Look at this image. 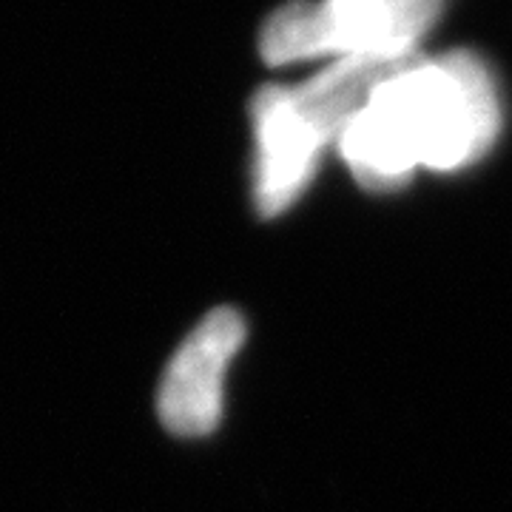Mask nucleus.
Listing matches in <instances>:
<instances>
[{"label": "nucleus", "instance_id": "1", "mask_svg": "<svg viewBox=\"0 0 512 512\" xmlns=\"http://www.w3.org/2000/svg\"><path fill=\"white\" fill-rule=\"evenodd\" d=\"M501 128L493 74L470 52L413 57L370 94L339 137L359 185L390 191L416 168L461 171L481 160Z\"/></svg>", "mask_w": 512, "mask_h": 512}, {"label": "nucleus", "instance_id": "2", "mask_svg": "<svg viewBox=\"0 0 512 512\" xmlns=\"http://www.w3.org/2000/svg\"><path fill=\"white\" fill-rule=\"evenodd\" d=\"M439 0H293L259 32L265 63L308 57H413V46L439 18Z\"/></svg>", "mask_w": 512, "mask_h": 512}, {"label": "nucleus", "instance_id": "3", "mask_svg": "<svg viewBox=\"0 0 512 512\" xmlns=\"http://www.w3.org/2000/svg\"><path fill=\"white\" fill-rule=\"evenodd\" d=\"M245 342V322L234 308H217L188 333L160 384V419L183 439L208 436L222 416L225 370Z\"/></svg>", "mask_w": 512, "mask_h": 512}, {"label": "nucleus", "instance_id": "4", "mask_svg": "<svg viewBox=\"0 0 512 512\" xmlns=\"http://www.w3.org/2000/svg\"><path fill=\"white\" fill-rule=\"evenodd\" d=\"M256 185L254 200L262 217H279L316 174L325 143L293 106L291 89L268 86L254 97Z\"/></svg>", "mask_w": 512, "mask_h": 512}]
</instances>
